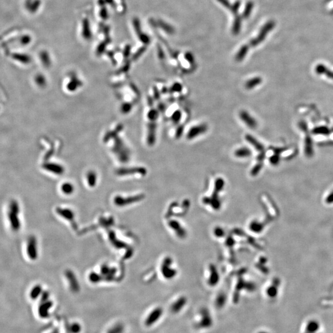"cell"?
I'll return each instance as SVG.
<instances>
[{
  "label": "cell",
  "instance_id": "6da1fadb",
  "mask_svg": "<svg viewBox=\"0 0 333 333\" xmlns=\"http://www.w3.org/2000/svg\"><path fill=\"white\" fill-rule=\"evenodd\" d=\"M20 206L17 200L10 201L7 211V218L11 229L13 231H18L21 228L20 219Z\"/></svg>",
  "mask_w": 333,
  "mask_h": 333
},
{
  "label": "cell",
  "instance_id": "7a4b0ae2",
  "mask_svg": "<svg viewBox=\"0 0 333 333\" xmlns=\"http://www.w3.org/2000/svg\"><path fill=\"white\" fill-rule=\"evenodd\" d=\"M26 253L30 261H36L39 257L38 241L35 236H30L26 242Z\"/></svg>",
  "mask_w": 333,
  "mask_h": 333
},
{
  "label": "cell",
  "instance_id": "3957f363",
  "mask_svg": "<svg viewBox=\"0 0 333 333\" xmlns=\"http://www.w3.org/2000/svg\"><path fill=\"white\" fill-rule=\"evenodd\" d=\"M218 2H220L224 6L228 8L234 14V15H236L234 24L233 27V32L234 34L238 33L240 28V18L239 16H237L236 15V14L238 12L239 8L240 7V2L237 1L233 5H231L230 3H229L227 0H218Z\"/></svg>",
  "mask_w": 333,
  "mask_h": 333
},
{
  "label": "cell",
  "instance_id": "277c9868",
  "mask_svg": "<svg viewBox=\"0 0 333 333\" xmlns=\"http://www.w3.org/2000/svg\"><path fill=\"white\" fill-rule=\"evenodd\" d=\"M141 196H133L129 197H123L121 196H115L113 202L116 206L117 207H125L129 205H132L142 199Z\"/></svg>",
  "mask_w": 333,
  "mask_h": 333
},
{
  "label": "cell",
  "instance_id": "5b68a950",
  "mask_svg": "<svg viewBox=\"0 0 333 333\" xmlns=\"http://www.w3.org/2000/svg\"><path fill=\"white\" fill-rule=\"evenodd\" d=\"M299 126L301 130H302L305 133H306L305 140V153L307 157H310L313 154V142L309 135V133H308L307 125L304 121H302L299 123Z\"/></svg>",
  "mask_w": 333,
  "mask_h": 333
},
{
  "label": "cell",
  "instance_id": "8992f818",
  "mask_svg": "<svg viewBox=\"0 0 333 333\" xmlns=\"http://www.w3.org/2000/svg\"><path fill=\"white\" fill-rule=\"evenodd\" d=\"M208 130V125L206 123H201L192 126L188 132L187 137L189 140L194 139L195 138L205 133Z\"/></svg>",
  "mask_w": 333,
  "mask_h": 333
},
{
  "label": "cell",
  "instance_id": "52a82bcc",
  "mask_svg": "<svg viewBox=\"0 0 333 333\" xmlns=\"http://www.w3.org/2000/svg\"><path fill=\"white\" fill-rule=\"evenodd\" d=\"M274 27V22L271 21L267 23L261 30L260 35H259L255 39L251 41L249 43V46H252V47L256 46L259 43H261L265 38L267 33L268 32H270Z\"/></svg>",
  "mask_w": 333,
  "mask_h": 333
},
{
  "label": "cell",
  "instance_id": "ba28073f",
  "mask_svg": "<svg viewBox=\"0 0 333 333\" xmlns=\"http://www.w3.org/2000/svg\"><path fill=\"white\" fill-rule=\"evenodd\" d=\"M239 117L248 127L251 129H255L257 126V122L246 110H242L239 113Z\"/></svg>",
  "mask_w": 333,
  "mask_h": 333
},
{
  "label": "cell",
  "instance_id": "9c48e42d",
  "mask_svg": "<svg viewBox=\"0 0 333 333\" xmlns=\"http://www.w3.org/2000/svg\"><path fill=\"white\" fill-rule=\"evenodd\" d=\"M52 307V302L49 299L42 301L39 307V314L42 318H46L49 315V310Z\"/></svg>",
  "mask_w": 333,
  "mask_h": 333
},
{
  "label": "cell",
  "instance_id": "30bf717a",
  "mask_svg": "<svg viewBox=\"0 0 333 333\" xmlns=\"http://www.w3.org/2000/svg\"><path fill=\"white\" fill-rule=\"evenodd\" d=\"M65 276L68 280L71 291H72V292H79L80 290V285L75 274L71 271H67V272H66Z\"/></svg>",
  "mask_w": 333,
  "mask_h": 333
},
{
  "label": "cell",
  "instance_id": "8fae6325",
  "mask_svg": "<svg viewBox=\"0 0 333 333\" xmlns=\"http://www.w3.org/2000/svg\"><path fill=\"white\" fill-rule=\"evenodd\" d=\"M162 312V311L161 308H157L154 309L151 313H150V314L148 315V317L146 319L145 325L147 326H150L152 325H153L160 317Z\"/></svg>",
  "mask_w": 333,
  "mask_h": 333
},
{
  "label": "cell",
  "instance_id": "7c38bea8",
  "mask_svg": "<svg viewBox=\"0 0 333 333\" xmlns=\"http://www.w3.org/2000/svg\"><path fill=\"white\" fill-rule=\"evenodd\" d=\"M56 213L59 216L69 221H73L75 218L74 212L69 208H64L62 207L61 208H58L56 209Z\"/></svg>",
  "mask_w": 333,
  "mask_h": 333
},
{
  "label": "cell",
  "instance_id": "4fadbf2b",
  "mask_svg": "<svg viewBox=\"0 0 333 333\" xmlns=\"http://www.w3.org/2000/svg\"><path fill=\"white\" fill-rule=\"evenodd\" d=\"M245 139L246 140L249 142L252 146H254L255 147V149L258 151V152H263V151H265V147L264 146V145L259 142L255 137H254L253 136L251 135H246L245 136Z\"/></svg>",
  "mask_w": 333,
  "mask_h": 333
},
{
  "label": "cell",
  "instance_id": "5bb4252c",
  "mask_svg": "<svg viewBox=\"0 0 333 333\" xmlns=\"http://www.w3.org/2000/svg\"><path fill=\"white\" fill-rule=\"evenodd\" d=\"M252 151L247 147H240L234 152V156L239 158H245L252 156Z\"/></svg>",
  "mask_w": 333,
  "mask_h": 333
},
{
  "label": "cell",
  "instance_id": "9a60e30c",
  "mask_svg": "<svg viewBox=\"0 0 333 333\" xmlns=\"http://www.w3.org/2000/svg\"><path fill=\"white\" fill-rule=\"evenodd\" d=\"M262 82V79L261 77H255L249 79L245 83V87L247 89H252L261 85Z\"/></svg>",
  "mask_w": 333,
  "mask_h": 333
},
{
  "label": "cell",
  "instance_id": "2e32d148",
  "mask_svg": "<svg viewBox=\"0 0 333 333\" xmlns=\"http://www.w3.org/2000/svg\"><path fill=\"white\" fill-rule=\"evenodd\" d=\"M320 328V325L316 320H310L307 324L305 333H316Z\"/></svg>",
  "mask_w": 333,
  "mask_h": 333
},
{
  "label": "cell",
  "instance_id": "e0dca14e",
  "mask_svg": "<svg viewBox=\"0 0 333 333\" xmlns=\"http://www.w3.org/2000/svg\"><path fill=\"white\" fill-rule=\"evenodd\" d=\"M316 72L320 75L321 74H324L326 77L331 79V80H333V72L330 70L329 69H328L326 67H325L323 65L320 64L318 65L316 67Z\"/></svg>",
  "mask_w": 333,
  "mask_h": 333
},
{
  "label": "cell",
  "instance_id": "ac0fdd59",
  "mask_svg": "<svg viewBox=\"0 0 333 333\" xmlns=\"http://www.w3.org/2000/svg\"><path fill=\"white\" fill-rule=\"evenodd\" d=\"M42 293H43V289L42 286L39 284H36L34 286L33 288H32L30 292V298L32 299L35 300L38 298H39L40 295H42Z\"/></svg>",
  "mask_w": 333,
  "mask_h": 333
},
{
  "label": "cell",
  "instance_id": "d6986e66",
  "mask_svg": "<svg viewBox=\"0 0 333 333\" xmlns=\"http://www.w3.org/2000/svg\"><path fill=\"white\" fill-rule=\"evenodd\" d=\"M74 190H75V188H74L73 184L69 183H64L61 187V193L66 196L72 195L73 193Z\"/></svg>",
  "mask_w": 333,
  "mask_h": 333
},
{
  "label": "cell",
  "instance_id": "ffe728a7",
  "mask_svg": "<svg viewBox=\"0 0 333 333\" xmlns=\"http://www.w3.org/2000/svg\"><path fill=\"white\" fill-rule=\"evenodd\" d=\"M249 50V45H244L240 48V49L239 50V51L237 52L235 59L237 62L242 61L246 57V56Z\"/></svg>",
  "mask_w": 333,
  "mask_h": 333
},
{
  "label": "cell",
  "instance_id": "44dd1931",
  "mask_svg": "<svg viewBox=\"0 0 333 333\" xmlns=\"http://www.w3.org/2000/svg\"><path fill=\"white\" fill-rule=\"evenodd\" d=\"M311 133L313 135H328L331 133V130L329 128L321 126L314 128L311 131Z\"/></svg>",
  "mask_w": 333,
  "mask_h": 333
},
{
  "label": "cell",
  "instance_id": "7402d4cb",
  "mask_svg": "<svg viewBox=\"0 0 333 333\" xmlns=\"http://www.w3.org/2000/svg\"><path fill=\"white\" fill-rule=\"evenodd\" d=\"M125 326L121 323H117L110 327L107 333H124Z\"/></svg>",
  "mask_w": 333,
  "mask_h": 333
},
{
  "label": "cell",
  "instance_id": "603a6c76",
  "mask_svg": "<svg viewBox=\"0 0 333 333\" xmlns=\"http://www.w3.org/2000/svg\"><path fill=\"white\" fill-rule=\"evenodd\" d=\"M279 283H280V281L278 280H276V281H274V284L271 286V287H270L268 289V295H270V297H271V298H274L276 296V294H277V286L279 285Z\"/></svg>",
  "mask_w": 333,
  "mask_h": 333
},
{
  "label": "cell",
  "instance_id": "cb8c5ba5",
  "mask_svg": "<svg viewBox=\"0 0 333 333\" xmlns=\"http://www.w3.org/2000/svg\"><path fill=\"white\" fill-rule=\"evenodd\" d=\"M69 330L70 333H80L82 330V326L78 323H73L70 325Z\"/></svg>",
  "mask_w": 333,
  "mask_h": 333
},
{
  "label": "cell",
  "instance_id": "d4e9b609",
  "mask_svg": "<svg viewBox=\"0 0 333 333\" xmlns=\"http://www.w3.org/2000/svg\"><path fill=\"white\" fill-rule=\"evenodd\" d=\"M89 280L92 283H98L101 280V276L97 273H91L89 275Z\"/></svg>",
  "mask_w": 333,
  "mask_h": 333
},
{
  "label": "cell",
  "instance_id": "484cf974",
  "mask_svg": "<svg viewBox=\"0 0 333 333\" xmlns=\"http://www.w3.org/2000/svg\"><path fill=\"white\" fill-rule=\"evenodd\" d=\"M181 116H182L181 112L180 110H177L175 111V112L173 113V115L172 116V120L174 123L177 124L181 120Z\"/></svg>",
  "mask_w": 333,
  "mask_h": 333
},
{
  "label": "cell",
  "instance_id": "4316f807",
  "mask_svg": "<svg viewBox=\"0 0 333 333\" xmlns=\"http://www.w3.org/2000/svg\"><path fill=\"white\" fill-rule=\"evenodd\" d=\"M253 7H254V4L252 2H249L247 3L245 11L243 12V17L244 18H247L250 15V14L252 11Z\"/></svg>",
  "mask_w": 333,
  "mask_h": 333
},
{
  "label": "cell",
  "instance_id": "83f0119b",
  "mask_svg": "<svg viewBox=\"0 0 333 333\" xmlns=\"http://www.w3.org/2000/svg\"><path fill=\"white\" fill-rule=\"evenodd\" d=\"M263 166V163L261 162H257V163L254 166V168L251 170V174L253 176L257 175L260 171L261 170Z\"/></svg>",
  "mask_w": 333,
  "mask_h": 333
},
{
  "label": "cell",
  "instance_id": "f1b7e54d",
  "mask_svg": "<svg viewBox=\"0 0 333 333\" xmlns=\"http://www.w3.org/2000/svg\"><path fill=\"white\" fill-rule=\"evenodd\" d=\"M280 158L279 154H274L270 157V162L272 165H276L279 163Z\"/></svg>",
  "mask_w": 333,
  "mask_h": 333
},
{
  "label": "cell",
  "instance_id": "f546056e",
  "mask_svg": "<svg viewBox=\"0 0 333 333\" xmlns=\"http://www.w3.org/2000/svg\"><path fill=\"white\" fill-rule=\"evenodd\" d=\"M183 86L181 85V83H175L172 88V90L175 92H181L182 91Z\"/></svg>",
  "mask_w": 333,
  "mask_h": 333
},
{
  "label": "cell",
  "instance_id": "4dcf8cb0",
  "mask_svg": "<svg viewBox=\"0 0 333 333\" xmlns=\"http://www.w3.org/2000/svg\"><path fill=\"white\" fill-rule=\"evenodd\" d=\"M265 154H266V153H265V151L261 152L260 153H259V154L257 157V160L258 162L263 163V161L265 158Z\"/></svg>",
  "mask_w": 333,
  "mask_h": 333
},
{
  "label": "cell",
  "instance_id": "1f68e13d",
  "mask_svg": "<svg viewBox=\"0 0 333 333\" xmlns=\"http://www.w3.org/2000/svg\"><path fill=\"white\" fill-rule=\"evenodd\" d=\"M183 126H179L177 131H176V133H175V137L178 139L179 138H180L182 135H183Z\"/></svg>",
  "mask_w": 333,
  "mask_h": 333
},
{
  "label": "cell",
  "instance_id": "d6a6232c",
  "mask_svg": "<svg viewBox=\"0 0 333 333\" xmlns=\"http://www.w3.org/2000/svg\"><path fill=\"white\" fill-rule=\"evenodd\" d=\"M326 202L328 204H331L333 203V191H332L326 197Z\"/></svg>",
  "mask_w": 333,
  "mask_h": 333
},
{
  "label": "cell",
  "instance_id": "836d02e7",
  "mask_svg": "<svg viewBox=\"0 0 333 333\" xmlns=\"http://www.w3.org/2000/svg\"><path fill=\"white\" fill-rule=\"evenodd\" d=\"M185 57L187 58V60H188L190 62H193L194 61V58L193 55L191 53H187L185 56Z\"/></svg>",
  "mask_w": 333,
  "mask_h": 333
}]
</instances>
